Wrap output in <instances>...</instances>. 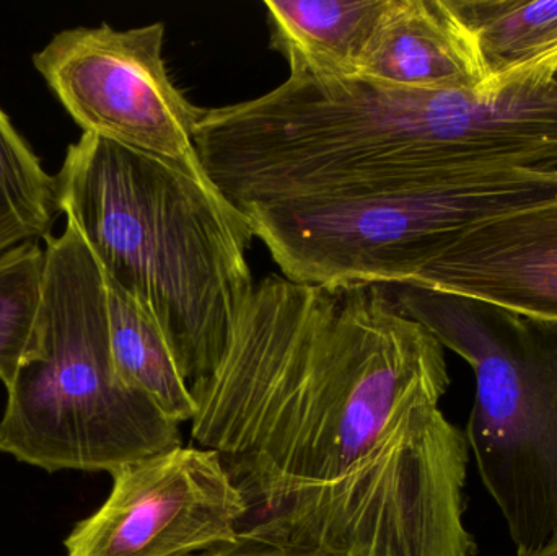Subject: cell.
Masks as SVG:
<instances>
[{"mask_svg": "<svg viewBox=\"0 0 557 556\" xmlns=\"http://www.w3.org/2000/svg\"><path fill=\"white\" fill-rule=\"evenodd\" d=\"M444 349L385 287L257 284L218 368L189 385L193 440L247 503L242 538L321 556H476L470 446L438 407Z\"/></svg>", "mask_w": 557, "mask_h": 556, "instance_id": "obj_1", "label": "cell"}, {"mask_svg": "<svg viewBox=\"0 0 557 556\" xmlns=\"http://www.w3.org/2000/svg\"><path fill=\"white\" fill-rule=\"evenodd\" d=\"M206 175L238 209L403 191L463 173L557 169V82L499 94L288 75L202 110Z\"/></svg>", "mask_w": 557, "mask_h": 556, "instance_id": "obj_2", "label": "cell"}, {"mask_svg": "<svg viewBox=\"0 0 557 556\" xmlns=\"http://www.w3.org/2000/svg\"><path fill=\"white\" fill-rule=\"evenodd\" d=\"M55 178L104 280L152 317L189 385L208 378L257 286L247 215L211 180L88 133Z\"/></svg>", "mask_w": 557, "mask_h": 556, "instance_id": "obj_3", "label": "cell"}, {"mask_svg": "<svg viewBox=\"0 0 557 556\" xmlns=\"http://www.w3.org/2000/svg\"><path fill=\"white\" fill-rule=\"evenodd\" d=\"M35 345L7 388L0 453L46 472L114 473L183 446L182 424L121 379L107 284L81 232L45 238Z\"/></svg>", "mask_w": 557, "mask_h": 556, "instance_id": "obj_4", "label": "cell"}, {"mask_svg": "<svg viewBox=\"0 0 557 556\" xmlns=\"http://www.w3.org/2000/svg\"><path fill=\"white\" fill-rule=\"evenodd\" d=\"M471 366L468 446L517 552L557 542V320L429 289L382 286Z\"/></svg>", "mask_w": 557, "mask_h": 556, "instance_id": "obj_5", "label": "cell"}, {"mask_svg": "<svg viewBox=\"0 0 557 556\" xmlns=\"http://www.w3.org/2000/svg\"><path fill=\"white\" fill-rule=\"evenodd\" d=\"M557 201V170L465 173L349 199L242 208L285 280L321 289L408 284L468 232Z\"/></svg>", "mask_w": 557, "mask_h": 556, "instance_id": "obj_6", "label": "cell"}, {"mask_svg": "<svg viewBox=\"0 0 557 556\" xmlns=\"http://www.w3.org/2000/svg\"><path fill=\"white\" fill-rule=\"evenodd\" d=\"M163 23L64 29L33 55L36 71L84 133L209 178L196 147L202 108L173 84Z\"/></svg>", "mask_w": 557, "mask_h": 556, "instance_id": "obj_7", "label": "cell"}, {"mask_svg": "<svg viewBox=\"0 0 557 556\" xmlns=\"http://www.w3.org/2000/svg\"><path fill=\"white\" fill-rule=\"evenodd\" d=\"M107 502L67 556H198L240 539L247 503L215 450L178 446L111 473Z\"/></svg>", "mask_w": 557, "mask_h": 556, "instance_id": "obj_8", "label": "cell"}, {"mask_svg": "<svg viewBox=\"0 0 557 556\" xmlns=\"http://www.w3.org/2000/svg\"><path fill=\"white\" fill-rule=\"evenodd\" d=\"M408 284L557 320V201L473 228Z\"/></svg>", "mask_w": 557, "mask_h": 556, "instance_id": "obj_9", "label": "cell"}, {"mask_svg": "<svg viewBox=\"0 0 557 556\" xmlns=\"http://www.w3.org/2000/svg\"><path fill=\"white\" fill-rule=\"evenodd\" d=\"M357 77L406 90L493 94L476 42L448 0H388Z\"/></svg>", "mask_w": 557, "mask_h": 556, "instance_id": "obj_10", "label": "cell"}, {"mask_svg": "<svg viewBox=\"0 0 557 556\" xmlns=\"http://www.w3.org/2000/svg\"><path fill=\"white\" fill-rule=\"evenodd\" d=\"M388 0H267L271 46L290 75L357 77Z\"/></svg>", "mask_w": 557, "mask_h": 556, "instance_id": "obj_11", "label": "cell"}, {"mask_svg": "<svg viewBox=\"0 0 557 556\" xmlns=\"http://www.w3.org/2000/svg\"><path fill=\"white\" fill-rule=\"evenodd\" d=\"M473 36L493 94L557 78V0H448Z\"/></svg>", "mask_w": 557, "mask_h": 556, "instance_id": "obj_12", "label": "cell"}, {"mask_svg": "<svg viewBox=\"0 0 557 556\" xmlns=\"http://www.w3.org/2000/svg\"><path fill=\"white\" fill-rule=\"evenodd\" d=\"M107 284L111 351L121 379L146 395L170 420L191 423L195 398L152 317L116 286Z\"/></svg>", "mask_w": 557, "mask_h": 556, "instance_id": "obj_13", "label": "cell"}, {"mask_svg": "<svg viewBox=\"0 0 557 556\" xmlns=\"http://www.w3.org/2000/svg\"><path fill=\"white\" fill-rule=\"evenodd\" d=\"M59 214L58 178L0 108V255L51 235Z\"/></svg>", "mask_w": 557, "mask_h": 556, "instance_id": "obj_14", "label": "cell"}, {"mask_svg": "<svg viewBox=\"0 0 557 556\" xmlns=\"http://www.w3.org/2000/svg\"><path fill=\"white\" fill-rule=\"evenodd\" d=\"M45 267L38 242L0 255V382L5 388L35 345Z\"/></svg>", "mask_w": 557, "mask_h": 556, "instance_id": "obj_15", "label": "cell"}, {"mask_svg": "<svg viewBox=\"0 0 557 556\" xmlns=\"http://www.w3.org/2000/svg\"><path fill=\"white\" fill-rule=\"evenodd\" d=\"M198 556H321L311 552L297 551V548L282 547V545L268 544L255 539L242 538L235 544L221 545L214 551Z\"/></svg>", "mask_w": 557, "mask_h": 556, "instance_id": "obj_16", "label": "cell"}, {"mask_svg": "<svg viewBox=\"0 0 557 556\" xmlns=\"http://www.w3.org/2000/svg\"><path fill=\"white\" fill-rule=\"evenodd\" d=\"M517 556H557V542L548 547L540 548V551L517 552Z\"/></svg>", "mask_w": 557, "mask_h": 556, "instance_id": "obj_17", "label": "cell"}]
</instances>
